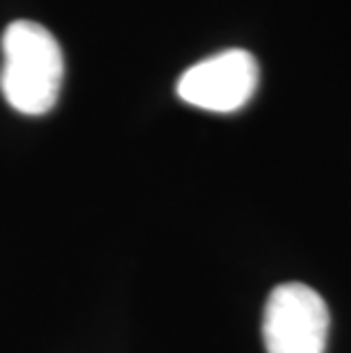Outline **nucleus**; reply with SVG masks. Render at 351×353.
Masks as SVG:
<instances>
[{"instance_id": "1", "label": "nucleus", "mask_w": 351, "mask_h": 353, "mask_svg": "<svg viewBox=\"0 0 351 353\" xmlns=\"http://www.w3.org/2000/svg\"><path fill=\"white\" fill-rule=\"evenodd\" d=\"M64 80V55L53 34L34 21H14L3 34L0 89L14 110L41 117L55 108Z\"/></svg>"}, {"instance_id": "2", "label": "nucleus", "mask_w": 351, "mask_h": 353, "mask_svg": "<svg viewBox=\"0 0 351 353\" xmlns=\"http://www.w3.org/2000/svg\"><path fill=\"white\" fill-rule=\"evenodd\" d=\"M328 307L319 292L303 283H283L272 290L263 314L267 353H324Z\"/></svg>"}, {"instance_id": "3", "label": "nucleus", "mask_w": 351, "mask_h": 353, "mask_svg": "<svg viewBox=\"0 0 351 353\" xmlns=\"http://www.w3.org/2000/svg\"><path fill=\"white\" fill-rule=\"evenodd\" d=\"M258 62L249 50L230 48L190 66L178 78L176 92L192 108L219 112L242 110L258 89Z\"/></svg>"}]
</instances>
